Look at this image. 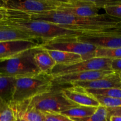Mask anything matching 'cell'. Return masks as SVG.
<instances>
[{
	"label": "cell",
	"mask_w": 121,
	"mask_h": 121,
	"mask_svg": "<svg viewBox=\"0 0 121 121\" xmlns=\"http://www.w3.org/2000/svg\"><path fill=\"white\" fill-rule=\"evenodd\" d=\"M58 0H5V9L27 14H41L56 11Z\"/></svg>",
	"instance_id": "obj_8"
},
{
	"label": "cell",
	"mask_w": 121,
	"mask_h": 121,
	"mask_svg": "<svg viewBox=\"0 0 121 121\" xmlns=\"http://www.w3.org/2000/svg\"><path fill=\"white\" fill-rule=\"evenodd\" d=\"M53 85V77L49 73H40L34 76L17 78L10 103L18 104L30 100L52 90Z\"/></svg>",
	"instance_id": "obj_3"
},
{
	"label": "cell",
	"mask_w": 121,
	"mask_h": 121,
	"mask_svg": "<svg viewBox=\"0 0 121 121\" xmlns=\"http://www.w3.org/2000/svg\"><path fill=\"white\" fill-rule=\"evenodd\" d=\"M101 8L99 1L67 0L60 1L56 11L82 17H91L98 15Z\"/></svg>",
	"instance_id": "obj_9"
},
{
	"label": "cell",
	"mask_w": 121,
	"mask_h": 121,
	"mask_svg": "<svg viewBox=\"0 0 121 121\" xmlns=\"http://www.w3.org/2000/svg\"><path fill=\"white\" fill-rule=\"evenodd\" d=\"M101 8L110 16L121 19V1H99Z\"/></svg>",
	"instance_id": "obj_21"
},
{
	"label": "cell",
	"mask_w": 121,
	"mask_h": 121,
	"mask_svg": "<svg viewBox=\"0 0 121 121\" xmlns=\"http://www.w3.org/2000/svg\"><path fill=\"white\" fill-rule=\"evenodd\" d=\"M109 121H121V117L112 116L109 118Z\"/></svg>",
	"instance_id": "obj_31"
},
{
	"label": "cell",
	"mask_w": 121,
	"mask_h": 121,
	"mask_svg": "<svg viewBox=\"0 0 121 121\" xmlns=\"http://www.w3.org/2000/svg\"><path fill=\"white\" fill-rule=\"evenodd\" d=\"M14 112V117L27 121H45L44 113L35 108L27 105L26 101L18 104H9Z\"/></svg>",
	"instance_id": "obj_15"
},
{
	"label": "cell",
	"mask_w": 121,
	"mask_h": 121,
	"mask_svg": "<svg viewBox=\"0 0 121 121\" xmlns=\"http://www.w3.org/2000/svg\"><path fill=\"white\" fill-rule=\"evenodd\" d=\"M74 121H109L107 108L100 105L94 114L90 117L83 118H70Z\"/></svg>",
	"instance_id": "obj_22"
},
{
	"label": "cell",
	"mask_w": 121,
	"mask_h": 121,
	"mask_svg": "<svg viewBox=\"0 0 121 121\" xmlns=\"http://www.w3.org/2000/svg\"><path fill=\"white\" fill-rule=\"evenodd\" d=\"M40 44L36 41L27 40L0 42V61L14 57L28 50L39 47Z\"/></svg>",
	"instance_id": "obj_11"
},
{
	"label": "cell",
	"mask_w": 121,
	"mask_h": 121,
	"mask_svg": "<svg viewBox=\"0 0 121 121\" xmlns=\"http://www.w3.org/2000/svg\"><path fill=\"white\" fill-rule=\"evenodd\" d=\"M14 115L9 104L0 105V121H14Z\"/></svg>",
	"instance_id": "obj_26"
},
{
	"label": "cell",
	"mask_w": 121,
	"mask_h": 121,
	"mask_svg": "<svg viewBox=\"0 0 121 121\" xmlns=\"http://www.w3.org/2000/svg\"><path fill=\"white\" fill-rule=\"evenodd\" d=\"M42 112L44 113L45 121H74L61 113L48 112Z\"/></svg>",
	"instance_id": "obj_27"
},
{
	"label": "cell",
	"mask_w": 121,
	"mask_h": 121,
	"mask_svg": "<svg viewBox=\"0 0 121 121\" xmlns=\"http://www.w3.org/2000/svg\"><path fill=\"white\" fill-rule=\"evenodd\" d=\"M0 8L5 9V0H0Z\"/></svg>",
	"instance_id": "obj_33"
},
{
	"label": "cell",
	"mask_w": 121,
	"mask_h": 121,
	"mask_svg": "<svg viewBox=\"0 0 121 121\" xmlns=\"http://www.w3.org/2000/svg\"><path fill=\"white\" fill-rule=\"evenodd\" d=\"M75 39L77 41L96 46L97 48H114L121 47V35L109 31L82 34Z\"/></svg>",
	"instance_id": "obj_10"
},
{
	"label": "cell",
	"mask_w": 121,
	"mask_h": 121,
	"mask_svg": "<svg viewBox=\"0 0 121 121\" xmlns=\"http://www.w3.org/2000/svg\"><path fill=\"white\" fill-rule=\"evenodd\" d=\"M5 14L4 18L0 21V26L19 30L35 40H41L42 43L59 39L75 38L83 34L52 22L33 20L20 12L5 9Z\"/></svg>",
	"instance_id": "obj_1"
},
{
	"label": "cell",
	"mask_w": 121,
	"mask_h": 121,
	"mask_svg": "<svg viewBox=\"0 0 121 121\" xmlns=\"http://www.w3.org/2000/svg\"><path fill=\"white\" fill-rule=\"evenodd\" d=\"M5 8H4V9L0 8V21L3 20L5 18Z\"/></svg>",
	"instance_id": "obj_32"
},
{
	"label": "cell",
	"mask_w": 121,
	"mask_h": 121,
	"mask_svg": "<svg viewBox=\"0 0 121 121\" xmlns=\"http://www.w3.org/2000/svg\"><path fill=\"white\" fill-rule=\"evenodd\" d=\"M64 95L71 101L78 105L97 108L100 106L98 102L84 89L77 86L61 89Z\"/></svg>",
	"instance_id": "obj_14"
},
{
	"label": "cell",
	"mask_w": 121,
	"mask_h": 121,
	"mask_svg": "<svg viewBox=\"0 0 121 121\" xmlns=\"http://www.w3.org/2000/svg\"><path fill=\"white\" fill-rule=\"evenodd\" d=\"M119 76H120V78H121V73H119Z\"/></svg>",
	"instance_id": "obj_35"
},
{
	"label": "cell",
	"mask_w": 121,
	"mask_h": 121,
	"mask_svg": "<svg viewBox=\"0 0 121 121\" xmlns=\"http://www.w3.org/2000/svg\"><path fill=\"white\" fill-rule=\"evenodd\" d=\"M47 51L56 65H70L83 61L81 56L75 53L59 50Z\"/></svg>",
	"instance_id": "obj_19"
},
{
	"label": "cell",
	"mask_w": 121,
	"mask_h": 121,
	"mask_svg": "<svg viewBox=\"0 0 121 121\" xmlns=\"http://www.w3.org/2000/svg\"><path fill=\"white\" fill-rule=\"evenodd\" d=\"M16 78L0 75V105L10 104Z\"/></svg>",
	"instance_id": "obj_17"
},
{
	"label": "cell",
	"mask_w": 121,
	"mask_h": 121,
	"mask_svg": "<svg viewBox=\"0 0 121 121\" xmlns=\"http://www.w3.org/2000/svg\"><path fill=\"white\" fill-rule=\"evenodd\" d=\"M17 40L36 41L32 37L19 30L0 26V42Z\"/></svg>",
	"instance_id": "obj_18"
},
{
	"label": "cell",
	"mask_w": 121,
	"mask_h": 121,
	"mask_svg": "<svg viewBox=\"0 0 121 121\" xmlns=\"http://www.w3.org/2000/svg\"><path fill=\"white\" fill-rule=\"evenodd\" d=\"M96 110L97 108L96 107L79 105L60 113L70 118H83L91 116Z\"/></svg>",
	"instance_id": "obj_20"
},
{
	"label": "cell",
	"mask_w": 121,
	"mask_h": 121,
	"mask_svg": "<svg viewBox=\"0 0 121 121\" xmlns=\"http://www.w3.org/2000/svg\"><path fill=\"white\" fill-rule=\"evenodd\" d=\"M34 60L41 73H49L56 65L47 50L39 47V49L34 56Z\"/></svg>",
	"instance_id": "obj_16"
},
{
	"label": "cell",
	"mask_w": 121,
	"mask_h": 121,
	"mask_svg": "<svg viewBox=\"0 0 121 121\" xmlns=\"http://www.w3.org/2000/svg\"><path fill=\"white\" fill-rule=\"evenodd\" d=\"M112 70H92L78 72L53 78V85H61L72 84L78 82H88L94 80L113 73Z\"/></svg>",
	"instance_id": "obj_12"
},
{
	"label": "cell",
	"mask_w": 121,
	"mask_h": 121,
	"mask_svg": "<svg viewBox=\"0 0 121 121\" xmlns=\"http://www.w3.org/2000/svg\"><path fill=\"white\" fill-rule=\"evenodd\" d=\"M112 60L110 59L96 57L70 65H56L49 74L53 78L85 71L112 70Z\"/></svg>",
	"instance_id": "obj_7"
},
{
	"label": "cell",
	"mask_w": 121,
	"mask_h": 121,
	"mask_svg": "<svg viewBox=\"0 0 121 121\" xmlns=\"http://www.w3.org/2000/svg\"><path fill=\"white\" fill-rule=\"evenodd\" d=\"M39 47L28 50L14 57L0 61V75L17 79L40 74L41 72L34 60V54Z\"/></svg>",
	"instance_id": "obj_4"
},
{
	"label": "cell",
	"mask_w": 121,
	"mask_h": 121,
	"mask_svg": "<svg viewBox=\"0 0 121 121\" xmlns=\"http://www.w3.org/2000/svg\"><path fill=\"white\" fill-rule=\"evenodd\" d=\"M87 93L90 95H102L121 99V89L113 88L106 89H84Z\"/></svg>",
	"instance_id": "obj_24"
},
{
	"label": "cell",
	"mask_w": 121,
	"mask_h": 121,
	"mask_svg": "<svg viewBox=\"0 0 121 121\" xmlns=\"http://www.w3.org/2000/svg\"><path fill=\"white\" fill-rule=\"evenodd\" d=\"M27 105L41 112L62 113L79 106L69 100L64 95L61 89H52L49 92L36 96L26 101Z\"/></svg>",
	"instance_id": "obj_5"
},
{
	"label": "cell",
	"mask_w": 121,
	"mask_h": 121,
	"mask_svg": "<svg viewBox=\"0 0 121 121\" xmlns=\"http://www.w3.org/2000/svg\"><path fill=\"white\" fill-rule=\"evenodd\" d=\"M107 110L109 118L112 116L121 117V106L116 108H107Z\"/></svg>",
	"instance_id": "obj_29"
},
{
	"label": "cell",
	"mask_w": 121,
	"mask_h": 121,
	"mask_svg": "<svg viewBox=\"0 0 121 121\" xmlns=\"http://www.w3.org/2000/svg\"><path fill=\"white\" fill-rule=\"evenodd\" d=\"M107 31L110 32V33H114V34L121 35V21L117 22L116 26H115V27Z\"/></svg>",
	"instance_id": "obj_30"
},
{
	"label": "cell",
	"mask_w": 121,
	"mask_h": 121,
	"mask_svg": "<svg viewBox=\"0 0 121 121\" xmlns=\"http://www.w3.org/2000/svg\"><path fill=\"white\" fill-rule=\"evenodd\" d=\"M92 96L98 102L100 105L104 106L107 108L121 106V99L104 96L102 95H96Z\"/></svg>",
	"instance_id": "obj_25"
},
{
	"label": "cell",
	"mask_w": 121,
	"mask_h": 121,
	"mask_svg": "<svg viewBox=\"0 0 121 121\" xmlns=\"http://www.w3.org/2000/svg\"><path fill=\"white\" fill-rule=\"evenodd\" d=\"M73 86L81 87L84 89H121V79L119 73H113L103 78L88 82H78L71 84Z\"/></svg>",
	"instance_id": "obj_13"
},
{
	"label": "cell",
	"mask_w": 121,
	"mask_h": 121,
	"mask_svg": "<svg viewBox=\"0 0 121 121\" xmlns=\"http://www.w3.org/2000/svg\"><path fill=\"white\" fill-rule=\"evenodd\" d=\"M14 121H27L24 120V119H21V118H18V117H14Z\"/></svg>",
	"instance_id": "obj_34"
},
{
	"label": "cell",
	"mask_w": 121,
	"mask_h": 121,
	"mask_svg": "<svg viewBox=\"0 0 121 121\" xmlns=\"http://www.w3.org/2000/svg\"><path fill=\"white\" fill-rule=\"evenodd\" d=\"M40 47L46 50L64 51L79 54L83 61L95 58V51L97 49L96 46L77 41L75 38L59 39L41 43Z\"/></svg>",
	"instance_id": "obj_6"
},
{
	"label": "cell",
	"mask_w": 121,
	"mask_h": 121,
	"mask_svg": "<svg viewBox=\"0 0 121 121\" xmlns=\"http://www.w3.org/2000/svg\"><path fill=\"white\" fill-rule=\"evenodd\" d=\"M112 70L115 73H119L121 72V59H113L111 63Z\"/></svg>",
	"instance_id": "obj_28"
},
{
	"label": "cell",
	"mask_w": 121,
	"mask_h": 121,
	"mask_svg": "<svg viewBox=\"0 0 121 121\" xmlns=\"http://www.w3.org/2000/svg\"><path fill=\"white\" fill-rule=\"evenodd\" d=\"M95 58H106V59H121V47L114 48H97L95 51Z\"/></svg>",
	"instance_id": "obj_23"
},
{
	"label": "cell",
	"mask_w": 121,
	"mask_h": 121,
	"mask_svg": "<svg viewBox=\"0 0 121 121\" xmlns=\"http://www.w3.org/2000/svg\"><path fill=\"white\" fill-rule=\"evenodd\" d=\"M25 14L33 20L52 22L83 34L107 31L121 21V19L110 16L106 13L91 17L76 16L56 10L41 14Z\"/></svg>",
	"instance_id": "obj_2"
}]
</instances>
